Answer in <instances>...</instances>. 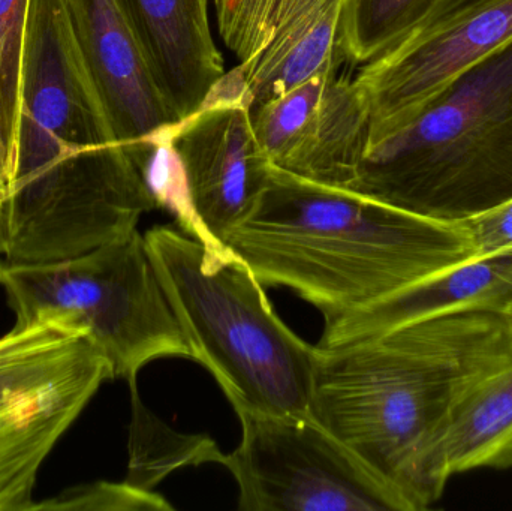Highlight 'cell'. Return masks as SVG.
Returning a JSON list of instances; mask_svg holds the SVG:
<instances>
[{
    "label": "cell",
    "instance_id": "obj_4",
    "mask_svg": "<svg viewBox=\"0 0 512 511\" xmlns=\"http://www.w3.org/2000/svg\"><path fill=\"white\" fill-rule=\"evenodd\" d=\"M144 240L192 360L213 375L237 416H309L318 347L277 317L251 267L234 251L210 254L171 225L153 227Z\"/></svg>",
    "mask_w": 512,
    "mask_h": 511
},
{
    "label": "cell",
    "instance_id": "obj_27",
    "mask_svg": "<svg viewBox=\"0 0 512 511\" xmlns=\"http://www.w3.org/2000/svg\"><path fill=\"white\" fill-rule=\"evenodd\" d=\"M508 315H510L511 323H512V309H511V311H510V314H508Z\"/></svg>",
    "mask_w": 512,
    "mask_h": 511
},
{
    "label": "cell",
    "instance_id": "obj_3",
    "mask_svg": "<svg viewBox=\"0 0 512 511\" xmlns=\"http://www.w3.org/2000/svg\"><path fill=\"white\" fill-rule=\"evenodd\" d=\"M348 189L453 224L512 200V39L370 143Z\"/></svg>",
    "mask_w": 512,
    "mask_h": 511
},
{
    "label": "cell",
    "instance_id": "obj_13",
    "mask_svg": "<svg viewBox=\"0 0 512 511\" xmlns=\"http://www.w3.org/2000/svg\"><path fill=\"white\" fill-rule=\"evenodd\" d=\"M156 89L177 119L200 110L225 74L209 0H117Z\"/></svg>",
    "mask_w": 512,
    "mask_h": 511
},
{
    "label": "cell",
    "instance_id": "obj_16",
    "mask_svg": "<svg viewBox=\"0 0 512 511\" xmlns=\"http://www.w3.org/2000/svg\"><path fill=\"white\" fill-rule=\"evenodd\" d=\"M448 479L465 471L512 468V353L471 387L448 428Z\"/></svg>",
    "mask_w": 512,
    "mask_h": 511
},
{
    "label": "cell",
    "instance_id": "obj_7",
    "mask_svg": "<svg viewBox=\"0 0 512 511\" xmlns=\"http://www.w3.org/2000/svg\"><path fill=\"white\" fill-rule=\"evenodd\" d=\"M113 378L104 354L62 327L0 359V511H32L45 459Z\"/></svg>",
    "mask_w": 512,
    "mask_h": 511
},
{
    "label": "cell",
    "instance_id": "obj_26",
    "mask_svg": "<svg viewBox=\"0 0 512 511\" xmlns=\"http://www.w3.org/2000/svg\"><path fill=\"white\" fill-rule=\"evenodd\" d=\"M2 269H3V263H2V261H0V273H2Z\"/></svg>",
    "mask_w": 512,
    "mask_h": 511
},
{
    "label": "cell",
    "instance_id": "obj_22",
    "mask_svg": "<svg viewBox=\"0 0 512 511\" xmlns=\"http://www.w3.org/2000/svg\"><path fill=\"white\" fill-rule=\"evenodd\" d=\"M459 224L468 236L472 258L512 254V200Z\"/></svg>",
    "mask_w": 512,
    "mask_h": 511
},
{
    "label": "cell",
    "instance_id": "obj_10",
    "mask_svg": "<svg viewBox=\"0 0 512 511\" xmlns=\"http://www.w3.org/2000/svg\"><path fill=\"white\" fill-rule=\"evenodd\" d=\"M231 71L252 110L315 75L337 74L342 0H212Z\"/></svg>",
    "mask_w": 512,
    "mask_h": 511
},
{
    "label": "cell",
    "instance_id": "obj_18",
    "mask_svg": "<svg viewBox=\"0 0 512 511\" xmlns=\"http://www.w3.org/2000/svg\"><path fill=\"white\" fill-rule=\"evenodd\" d=\"M176 125L153 132L140 143L129 146V149L156 206L168 210L176 218L180 230L198 240L210 254H231L233 249L210 233L195 207L185 164L174 146Z\"/></svg>",
    "mask_w": 512,
    "mask_h": 511
},
{
    "label": "cell",
    "instance_id": "obj_15",
    "mask_svg": "<svg viewBox=\"0 0 512 511\" xmlns=\"http://www.w3.org/2000/svg\"><path fill=\"white\" fill-rule=\"evenodd\" d=\"M471 309L510 314L512 254L471 258L360 311L325 320L318 347H337L415 321Z\"/></svg>",
    "mask_w": 512,
    "mask_h": 511
},
{
    "label": "cell",
    "instance_id": "obj_9",
    "mask_svg": "<svg viewBox=\"0 0 512 511\" xmlns=\"http://www.w3.org/2000/svg\"><path fill=\"white\" fill-rule=\"evenodd\" d=\"M511 39L512 0H484L363 65L354 83L369 111V144L402 128L457 75Z\"/></svg>",
    "mask_w": 512,
    "mask_h": 511
},
{
    "label": "cell",
    "instance_id": "obj_21",
    "mask_svg": "<svg viewBox=\"0 0 512 511\" xmlns=\"http://www.w3.org/2000/svg\"><path fill=\"white\" fill-rule=\"evenodd\" d=\"M174 507L155 491L122 483L93 482L75 486L35 503L32 511H171Z\"/></svg>",
    "mask_w": 512,
    "mask_h": 511
},
{
    "label": "cell",
    "instance_id": "obj_6",
    "mask_svg": "<svg viewBox=\"0 0 512 511\" xmlns=\"http://www.w3.org/2000/svg\"><path fill=\"white\" fill-rule=\"evenodd\" d=\"M128 153L117 140L66 0H29L17 147L5 197L51 194L102 173Z\"/></svg>",
    "mask_w": 512,
    "mask_h": 511
},
{
    "label": "cell",
    "instance_id": "obj_19",
    "mask_svg": "<svg viewBox=\"0 0 512 511\" xmlns=\"http://www.w3.org/2000/svg\"><path fill=\"white\" fill-rule=\"evenodd\" d=\"M439 0H342L340 45L345 62L366 65L411 35Z\"/></svg>",
    "mask_w": 512,
    "mask_h": 511
},
{
    "label": "cell",
    "instance_id": "obj_2",
    "mask_svg": "<svg viewBox=\"0 0 512 511\" xmlns=\"http://www.w3.org/2000/svg\"><path fill=\"white\" fill-rule=\"evenodd\" d=\"M225 245L262 285L289 288L324 320L472 258L459 222L414 215L274 165L255 212Z\"/></svg>",
    "mask_w": 512,
    "mask_h": 511
},
{
    "label": "cell",
    "instance_id": "obj_20",
    "mask_svg": "<svg viewBox=\"0 0 512 511\" xmlns=\"http://www.w3.org/2000/svg\"><path fill=\"white\" fill-rule=\"evenodd\" d=\"M27 8L29 0H0V138L11 170L20 122L21 51Z\"/></svg>",
    "mask_w": 512,
    "mask_h": 511
},
{
    "label": "cell",
    "instance_id": "obj_8",
    "mask_svg": "<svg viewBox=\"0 0 512 511\" xmlns=\"http://www.w3.org/2000/svg\"><path fill=\"white\" fill-rule=\"evenodd\" d=\"M225 468L242 511H403L393 494L310 416L240 414Z\"/></svg>",
    "mask_w": 512,
    "mask_h": 511
},
{
    "label": "cell",
    "instance_id": "obj_25",
    "mask_svg": "<svg viewBox=\"0 0 512 511\" xmlns=\"http://www.w3.org/2000/svg\"><path fill=\"white\" fill-rule=\"evenodd\" d=\"M9 174H11V165H9L8 155H6L2 138H0V201L3 200L6 189H8Z\"/></svg>",
    "mask_w": 512,
    "mask_h": 511
},
{
    "label": "cell",
    "instance_id": "obj_24",
    "mask_svg": "<svg viewBox=\"0 0 512 511\" xmlns=\"http://www.w3.org/2000/svg\"><path fill=\"white\" fill-rule=\"evenodd\" d=\"M484 0H439L438 5L433 9L432 14L424 20V23L415 30L427 29V27L436 26L444 23L450 18L456 17L460 12L466 11L471 6L478 5ZM414 30V32H415Z\"/></svg>",
    "mask_w": 512,
    "mask_h": 511
},
{
    "label": "cell",
    "instance_id": "obj_14",
    "mask_svg": "<svg viewBox=\"0 0 512 511\" xmlns=\"http://www.w3.org/2000/svg\"><path fill=\"white\" fill-rule=\"evenodd\" d=\"M69 17L117 140L134 146L182 122L156 89L117 0H66Z\"/></svg>",
    "mask_w": 512,
    "mask_h": 511
},
{
    "label": "cell",
    "instance_id": "obj_1",
    "mask_svg": "<svg viewBox=\"0 0 512 511\" xmlns=\"http://www.w3.org/2000/svg\"><path fill=\"white\" fill-rule=\"evenodd\" d=\"M511 353L510 315L484 309L318 347L309 416L357 456L403 511L426 510L448 482L442 446L457 407Z\"/></svg>",
    "mask_w": 512,
    "mask_h": 511
},
{
    "label": "cell",
    "instance_id": "obj_11",
    "mask_svg": "<svg viewBox=\"0 0 512 511\" xmlns=\"http://www.w3.org/2000/svg\"><path fill=\"white\" fill-rule=\"evenodd\" d=\"M256 138L274 167L348 189L367 152L369 111L354 80L315 75L252 110Z\"/></svg>",
    "mask_w": 512,
    "mask_h": 511
},
{
    "label": "cell",
    "instance_id": "obj_23",
    "mask_svg": "<svg viewBox=\"0 0 512 511\" xmlns=\"http://www.w3.org/2000/svg\"><path fill=\"white\" fill-rule=\"evenodd\" d=\"M54 326L51 324H33V326L12 327L11 332L0 338V359L11 356L23 348L29 347L33 342L47 335Z\"/></svg>",
    "mask_w": 512,
    "mask_h": 511
},
{
    "label": "cell",
    "instance_id": "obj_5",
    "mask_svg": "<svg viewBox=\"0 0 512 511\" xmlns=\"http://www.w3.org/2000/svg\"><path fill=\"white\" fill-rule=\"evenodd\" d=\"M0 285L15 326L80 333L104 354L114 378L135 381L147 363L164 357L192 359L138 230L72 260L3 264Z\"/></svg>",
    "mask_w": 512,
    "mask_h": 511
},
{
    "label": "cell",
    "instance_id": "obj_17",
    "mask_svg": "<svg viewBox=\"0 0 512 511\" xmlns=\"http://www.w3.org/2000/svg\"><path fill=\"white\" fill-rule=\"evenodd\" d=\"M132 419L129 425V464L125 482L144 491L156 486L171 473L186 467L225 465L227 455L209 435L180 434L165 425L141 401L137 380L129 381Z\"/></svg>",
    "mask_w": 512,
    "mask_h": 511
},
{
    "label": "cell",
    "instance_id": "obj_12",
    "mask_svg": "<svg viewBox=\"0 0 512 511\" xmlns=\"http://www.w3.org/2000/svg\"><path fill=\"white\" fill-rule=\"evenodd\" d=\"M173 140L201 219L225 243L255 212L273 168L256 138L251 102L209 96L174 126Z\"/></svg>",
    "mask_w": 512,
    "mask_h": 511
}]
</instances>
